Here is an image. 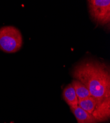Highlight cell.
Instances as JSON below:
<instances>
[{"label": "cell", "mask_w": 110, "mask_h": 123, "mask_svg": "<svg viewBox=\"0 0 110 123\" xmlns=\"http://www.w3.org/2000/svg\"><path fill=\"white\" fill-rule=\"evenodd\" d=\"M71 84L75 90L78 100L91 96L88 89L81 82L74 79L72 81Z\"/></svg>", "instance_id": "obj_7"}, {"label": "cell", "mask_w": 110, "mask_h": 123, "mask_svg": "<svg viewBox=\"0 0 110 123\" xmlns=\"http://www.w3.org/2000/svg\"><path fill=\"white\" fill-rule=\"evenodd\" d=\"M62 96L64 100L70 107L78 105V98L76 92L71 84H69L63 91Z\"/></svg>", "instance_id": "obj_6"}, {"label": "cell", "mask_w": 110, "mask_h": 123, "mask_svg": "<svg viewBox=\"0 0 110 123\" xmlns=\"http://www.w3.org/2000/svg\"><path fill=\"white\" fill-rule=\"evenodd\" d=\"M72 113L76 117L78 123H97V120L91 114L82 109L78 105L70 107Z\"/></svg>", "instance_id": "obj_5"}, {"label": "cell", "mask_w": 110, "mask_h": 123, "mask_svg": "<svg viewBox=\"0 0 110 123\" xmlns=\"http://www.w3.org/2000/svg\"><path fill=\"white\" fill-rule=\"evenodd\" d=\"M72 74L86 86L97 102L110 97V68L106 63L87 59L75 66Z\"/></svg>", "instance_id": "obj_1"}, {"label": "cell", "mask_w": 110, "mask_h": 123, "mask_svg": "<svg viewBox=\"0 0 110 123\" xmlns=\"http://www.w3.org/2000/svg\"><path fill=\"white\" fill-rule=\"evenodd\" d=\"M97 102V100L94 97L90 96L84 99L78 100V105L89 113L92 114Z\"/></svg>", "instance_id": "obj_8"}, {"label": "cell", "mask_w": 110, "mask_h": 123, "mask_svg": "<svg viewBox=\"0 0 110 123\" xmlns=\"http://www.w3.org/2000/svg\"><path fill=\"white\" fill-rule=\"evenodd\" d=\"M23 45L22 36L19 30L13 26L0 28V49L7 53L18 51Z\"/></svg>", "instance_id": "obj_2"}, {"label": "cell", "mask_w": 110, "mask_h": 123, "mask_svg": "<svg viewBox=\"0 0 110 123\" xmlns=\"http://www.w3.org/2000/svg\"><path fill=\"white\" fill-rule=\"evenodd\" d=\"M92 115L98 123L107 121L110 117V97L97 102Z\"/></svg>", "instance_id": "obj_4"}, {"label": "cell", "mask_w": 110, "mask_h": 123, "mask_svg": "<svg viewBox=\"0 0 110 123\" xmlns=\"http://www.w3.org/2000/svg\"><path fill=\"white\" fill-rule=\"evenodd\" d=\"M87 3L89 12L93 21L102 26L110 23V0H88Z\"/></svg>", "instance_id": "obj_3"}]
</instances>
